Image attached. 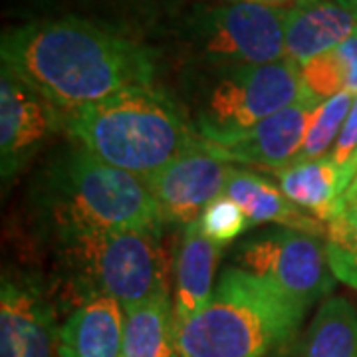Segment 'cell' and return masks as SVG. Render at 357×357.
Returning <instances> with one entry per match:
<instances>
[{
    "label": "cell",
    "mask_w": 357,
    "mask_h": 357,
    "mask_svg": "<svg viewBox=\"0 0 357 357\" xmlns=\"http://www.w3.org/2000/svg\"><path fill=\"white\" fill-rule=\"evenodd\" d=\"M2 66L70 114L135 88H155L153 52L109 28L66 16L2 34Z\"/></svg>",
    "instance_id": "obj_1"
},
{
    "label": "cell",
    "mask_w": 357,
    "mask_h": 357,
    "mask_svg": "<svg viewBox=\"0 0 357 357\" xmlns=\"http://www.w3.org/2000/svg\"><path fill=\"white\" fill-rule=\"evenodd\" d=\"M62 128L76 147L139 178L203 149L201 133L177 103L155 88L128 89L62 114Z\"/></svg>",
    "instance_id": "obj_2"
},
{
    "label": "cell",
    "mask_w": 357,
    "mask_h": 357,
    "mask_svg": "<svg viewBox=\"0 0 357 357\" xmlns=\"http://www.w3.org/2000/svg\"><path fill=\"white\" fill-rule=\"evenodd\" d=\"M34 199L54 238L88 230L161 232L165 225L143 178L79 147L44 169Z\"/></svg>",
    "instance_id": "obj_3"
},
{
    "label": "cell",
    "mask_w": 357,
    "mask_h": 357,
    "mask_svg": "<svg viewBox=\"0 0 357 357\" xmlns=\"http://www.w3.org/2000/svg\"><path fill=\"white\" fill-rule=\"evenodd\" d=\"M307 307L274 284L227 268L208 306L177 326L181 357H270L296 337Z\"/></svg>",
    "instance_id": "obj_4"
},
{
    "label": "cell",
    "mask_w": 357,
    "mask_h": 357,
    "mask_svg": "<svg viewBox=\"0 0 357 357\" xmlns=\"http://www.w3.org/2000/svg\"><path fill=\"white\" fill-rule=\"evenodd\" d=\"M54 241L86 300L105 296L128 310L169 294L161 232L88 230Z\"/></svg>",
    "instance_id": "obj_5"
},
{
    "label": "cell",
    "mask_w": 357,
    "mask_h": 357,
    "mask_svg": "<svg viewBox=\"0 0 357 357\" xmlns=\"http://www.w3.org/2000/svg\"><path fill=\"white\" fill-rule=\"evenodd\" d=\"M304 98L300 68L286 58L227 70L211 89L197 131L203 139L241 133Z\"/></svg>",
    "instance_id": "obj_6"
},
{
    "label": "cell",
    "mask_w": 357,
    "mask_h": 357,
    "mask_svg": "<svg viewBox=\"0 0 357 357\" xmlns=\"http://www.w3.org/2000/svg\"><path fill=\"white\" fill-rule=\"evenodd\" d=\"M284 20L286 10L229 0L195 14L189 40L201 58L227 70L270 64L286 58Z\"/></svg>",
    "instance_id": "obj_7"
},
{
    "label": "cell",
    "mask_w": 357,
    "mask_h": 357,
    "mask_svg": "<svg viewBox=\"0 0 357 357\" xmlns=\"http://www.w3.org/2000/svg\"><path fill=\"white\" fill-rule=\"evenodd\" d=\"M241 270L274 284L304 306L332 290L335 276L328 262L326 246L318 236L280 229L256 236L236 250Z\"/></svg>",
    "instance_id": "obj_8"
},
{
    "label": "cell",
    "mask_w": 357,
    "mask_h": 357,
    "mask_svg": "<svg viewBox=\"0 0 357 357\" xmlns=\"http://www.w3.org/2000/svg\"><path fill=\"white\" fill-rule=\"evenodd\" d=\"M319 105L321 103L304 96L298 103L270 115L250 129L203 139V149L225 163L264 167L276 173L292 165L298 157Z\"/></svg>",
    "instance_id": "obj_9"
},
{
    "label": "cell",
    "mask_w": 357,
    "mask_h": 357,
    "mask_svg": "<svg viewBox=\"0 0 357 357\" xmlns=\"http://www.w3.org/2000/svg\"><path fill=\"white\" fill-rule=\"evenodd\" d=\"M234 167L204 149L173 159L143 178L161 213L163 222L189 227L197 222L204 208L225 195Z\"/></svg>",
    "instance_id": "obj_10"
},
{
    "label": "cell",
    "mask_w": 357,
    "mask_h": 357,
    "mask_svg": "<svg viewBox=\"0 0 357 357\" xmlns=\"http://www.w3.org/2000/svg\"><path fill=\"white\" fill-rule=\"evenodd\" d=\"M62 114L36 89L2 66L0 72V159L2 177H13L54 129Z\"/></svg>",
    "instance_id": "obj_11"
},
{
    "label": "cell",
    "mask_w": 357,
    "mask_h": 357,
    "mask_svg": "<svg viewBox=\"0 0 357 357\" xmlns=\"http://www.w3.org/2000/svg\"><path fill=\"white\" fill-rule=\"evenodd\" d=\"M357 36V16L337 0H300L286 10V60L298 68Z\"/></svg>",
    "instance_id": "obj_12"
},
{
    "label": "cell",
    "mask_w": 357,
    "mask_h": 357,
    "mask_svg": "<svg viewBox=\"0 0 357 357\" xmlns=\"http://www.w3.org/2000/svg\"><path fill=\"white\" fill-rule=\"evenodd\" d=\"M58 337L48 304L36 292L4 278L0 290V357H54Z\"/></svg>",
    "instance_id": "obj_13"
},
{
    "label": "cell",
    "mask_w": 357,
    "mask_h": 357,
    "mask_svg": "<svg viewBox=\"0 0 357 357\" xmlns=\"http://www.w3.org/2000/svg\"><path fill=\"white\" fill-rule=\"evenodd\" d=\"M282 192L307 215L330 222L344 204L345 192L357 177V157L349 163H337L324 155L304 163H292L276 171Z\"/></svg>",
    "instance_id": "obj_14"
},
{
    "label": "cell",
    "mask_w": 357,
    "mask_h": 357,
    "mask_svg": "<svg viewBox=\"0 0 357 357\" xmlns=\"http://www.w3.org/2000/svg\"><path fill=\"white\" fill-rule=\"evenodd\" d=\"M123 326L126 310L114 298L84 300L58 332V357H119Z\"/></svg>",
    "instance_id": "obj_15"
},
{
    "label": "cell",
    "mask_w": 357,
    "mask_h": 357,
    "mask_svg": "<svg viewBox=\"0 0 357 357\" xmlns=\"http://www.w3.org/2000/svg\"><path fill=\"white\" fill-rule=\"evenodd\" d=\"M225 195L238 204L248 217L250 225L274 222L286 229L298 230L312 236L326 238V227L316 217L307 215L298 204H294L278 187L258 173L232 169Z\"/></svg>",
    "instance_id": "obj_16"
},
{
    "label": "cell",
    "mask_w": 357,
    "mask_h": 357,
    "mask_svg": "<svg viewBox=\"0 0 357 357\" xmlns=\"http://www.w3.org/2000/svg\"><path fill=\"white\" fill-rule=\"evenodd\" d=\"M218 248L201 230L199 220L185 229V238L177 256L175 321H189L208 306L213 298V278L218 262Z\"/></svg>",
    "instance_id": "obj_17"
},
{
    "label": "cell",
    "mask_w": 357,
    "mask_h": 357,
    "mask_svg": "<svg viewBox=\"0 0 357 357\" xmlns=\"http://www.w3.org/2000/svg\"><path fill=\"white\" fill-rule=\"evenodd\" d=\"M119 357H181L175 307L169 294H159L126 310Z\"/></svg>",
    "instance_id": "obj_18"
},
{
    "label": "cell",
    "mask_w": 357,
    "mask_h": 357,
    "mask_svg": "<svg viewBox=\"0 0 357 357\" xmlns=\"http://www.w3.org/2000/svg\"><path fill=\"white\" fill-rule=\"evenodd\" d=\"M302 357H357V310L349 300L333 296L319 306Z\"/></svg>",
    "instance_id": "obj_19"
},
{
    "label": "cell",
    "mask_w": 357,
    "mask_h": 357,
    "mask_svg": "<svg viewBox=\"0 0 357 357\" xmlns=\"http://www.w3.org/2000/svg\"><path fill=\"white\" fill-rule=\"evenodd\" d=\"M326 255L335 280L357 290V199L347 192L342 211L326 222Z\"/></svg>",
    "instance_id": "obj_20"
},
{
    "label": "cell",
    "mask_w": 357,
    "mask_h": 357,
    "mask_svg": "<svg viewBox=\"0 0 357 357\" xmlns=\"http://www.w3.org/2000/svg\"><path fill=\"white\" fill-rule=\"evenodd\" d=\"M354 100H356V93L344 89L337 96H333L319 105L314 114L312 126L307 129L304 145H302L298 157L294 159V163H304V161H312V159L332 153L333 145L342 133L345 119L351 112Z\"/></svg>",
    "instance_id": "obj_21"
},
{
    "label": "cell",
    "mask_w": 357,
    "mask_h": 357,
    "mask_svg": "<svg viewBox=\"0 0 357 357\" xmlns=\"http://www.w3.org/2000/svg\"><path fill=\"white\" fill-rule=\"evenodd\" d=\"M300 74L304 96L319 103L344 91L347 84L344 62L337 54V48L310 60L306 66L300 68Z\"/></svg>",
    "instance_id": "obj_22"
},
{
    "label": "cell",
    "mask_w": 357,
    "mask_h": 357,
    "mask_svg": "<svg viewBox=\"0 0 357 357\" xmlns=\"http://www.w3.org/2000/svg\"><path fill=\"white\" fill-rule=\"evenodd\" d=\"M199 225L204 236L217 246L229 244L241 232H244L246 227H250L243 208L227 195H220L204 208V213L199 218Z\"/></svg>",
    "instance_id": "obj_23"
},
{
    "label": "cell",
    "mask_w": 357,
    "mask_h": 357,
    "mask_svg": "<svg viewBox=\"0 0 357 357\" xmlns=\"http://www.w3.org/2000/svg\"><path fill=\"white\" fill-rule=\"evenodd\" d=\"M357 153V96L354 100V105H351V112L345 119L344 128H342V133L335 141L332 149V157L337 161V163H349Z\"/></svg>",
    "instance_id": "obj_24"
},
{
    "label": "cell",
    "mask_w": 357,
    "mask_h": 357,
    "mask_svg": "<svg viewBox=\"0 0 357 357\" xmlns=\"http://www.w3.org/2000/svg\"><path fill=\"white\" fill-rule=\"evenodd\" d=\"M236 2H255V4H262V6H270V8L288 10V8H292L294 4L300 2V0H236Z\"/></svg>",
    "instance_id": "obj_25"
},
{
    "label": "cell",
    "mask_w": 357,
    "mask_h": 357,
    "mask_svg": "<svg viewBox=\"0 0 357 357\" xmlns=\"http://www.w3.org/2000/svg\"><path fill=\"white\" fill-rule=\"evenodd\" d=\"M337 2H342L347 10H351L357 16V0H337Z\"/></svg>",
    "instance_id": "obj_26"
},
{
    "label": "cell",
    "mask_w": 357,
    "mask_h": 357,
    "mask_svg": "<svg viewBox=\"0 0 357 357\" xmlns=\"http://www.w3.org/2000/svg\"><path fill=\"white\" fill-rule=\"evenodd\" d=\"M347 195H351L354 199H357V177H356V181L351 183V187H349V191H347Z\"/></svg>",
    "instance_id": "obj_27"
},
{
    "label": "cell",
    "mask_w": 357,
    "mask_h": 357,
    "mask_svg": "<svg viewBox=\"0 0 357 357\" xmlns=\"http://www.w3.org/2000/svg\"><path fill=\"white\" fill-rule=\"evenodd\" d=\"M356 155H357V153H356Z\"/></svg>",
    "instance_id": "obj_28"
}]
</instances>
